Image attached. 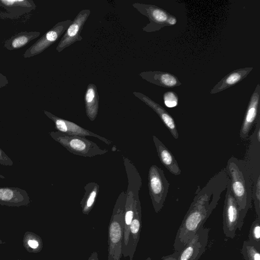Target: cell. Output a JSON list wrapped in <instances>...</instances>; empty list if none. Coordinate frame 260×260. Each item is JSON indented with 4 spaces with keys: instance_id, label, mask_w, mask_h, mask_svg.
<instances>
[{
    "instance_id": "d590c367",
    "label": "cell",
    "mask_w": 260,
    "mask_h": 260,
    "mask_svg": "<svg viewBox=\"0 0 260 260\" xmlns=\"http://www.w3.org/2000/svg\"><path fill=\"white\" fill-rule=\"evenodd\" d=\"M5 242H3L1 240H0V244H4Z\"/></svg>"
},
{
    "instance_id": "2e32d148",
    "label": "cell",
    "mask_w": 260,
    "mask_h": 260,
    "mask_svg": "<svg viewBox=\"0 0 260 260\" xmlns=\"http://www.w3.org/2000/svg\"><path fill=\"white\" fill-rule=\"evenodd\" d=\"M133 94L156 112L174 139L179 138V134L174 119L163 107L141 92H133Z\"/></svg>"
},
{
    "instance_id": "ac0fdd59",
    "label": "cell",
    "mask_w": 260,
    "mask_h": 260,
    "mask_svg": "<svg viewBox=\"0 0 260 260\" xmlns=\"http://www.w3.org/2000/svg\"><path fill=\"white\" fill-rule=\"evenodd\" d=\"M139 75L143 79L161 87L171 88L181 85L175 76L169 73L147 71L141 72Z\"/></svg>"
},
{
    "instance_id": "ba28073f",
    "label": "cell",
    "mask_w": 260,
    "mask_h": 260,
    "mask_svg": "<svg viewBox=\"0 0 260 260\" xmlns=\"http://www.w3.org/2000/svg\"><path fill=\"white\" fill-rule=\"evenodd\" d=\"M209 228L202 225L194 236L179 252L177 260H198L208 244Z\"/></svg>"
},
{
    "instance_id": "f546056e",
    "label": "cell",
    "mask_w": 260,
    "mask_h": 260,
    "mask_svg": "<svg viewBox=\"0 0 260 260\" xmlns=\"http://www.w3.org/2000/svg\"><path fill=\"white\" fill-rule=\"evenodd\" d=\"M0 165L6 166H12L13 162L12 159L0 148Z\"/></svg>"
},
{
    "instance_id": "44dd1931",
    "label": "cell",
    "mask_w": 260,
    "mask_h": 260,
    "mask_svg": "<svg viewBox=\"0 0 260 260\" xmlns=\"http://www.w3.org/2000/svg\"><path fill=\"white\" fill-rule=\"evenodd\" d=\"M86 114L91 121L96 117L99 107V95L96 86L90 83L88 85L84 95Z\"/></svg>"
},
{
    "instance_id": "4fadbf2b",
    "label": "cell",
    "mask_w": 260,
    "mask_h": 260,
    "mask_svg": "<svg viewBox=\"0 0 260 260\" xmlns=\"http://www.w3.org/2000/svg\"><path fill=\"white\" fill-rule=\"evenodd\" d=\"M259 91V84H258L251 96L240 131V137L243 140L248 137L250 131L259 115L258 113Z\"/></svg>"
},
{
    "instance_id": "d6a6232c",
    "label": "cell",
    "mask_w": 260,
    "mask_h": 260,
    "mask_svg": "<svg viewBox=\"0 0 260 260\" xmlns=\"http://www.w3.org/2000/svg\"><path fill=\"white\" fill-rule=\"evenodd\" d=\"M88 260H99L97 252H93L89 257Z\"/></svg>"
},
{
    "instance_id": "cb8c5ba5",
    "label": "cell",
    "mask_w": 260,
    "mask_h": 260,
    "mask_svg": "<svg viewBox=\"0 0 260 260\" xmlns=\"http://www.w3.org/2000/svg\"><path fill=\"white\" fill-rule=\"evenodd\" d=\"M100 189L99 185L95 182H89L84 186L85 193L80 202L82 212L88 215L92 209Z\"/></svg>"
},
{
    "instance_id": "3957f363",
    "label": "cell",
    "mask_w": 260,
    "mask_h": 260,
    "mask_svg": "<svg viewBox=\"0 0 260 260\" xmlns=\"http://www.w3.org/2000/svg\"><path fill=\"white\" fill-rule=\"evenodd\" d=\"M126 192L119 195L110 220L108 231V260H120L124 230Z\"/></svg>"
},
{
    "instance_id": "4dcf8cb0",
    "label": "cell",
    "mask_w": 260,
    "mask_h": 260,
    "mask_svg": "<svg viewBox=\"0 0 260 260\" xmlns=\"http://www.w3.org/2000/svg\"><path fill=\"white\" fill-rule=\"evenodd\" d=\"M179 253V251H175L171 254L162 256L160 260H177Z\"/></svg>"
},
{
    "instance_id": "9a60e30c",
    "label": "cell",
    "mask_w": 260,
    "mask_h": 260,
    "mask_svg": "<svg viewBox=\"0 0 260 260\" xmlns=\"http://www.w3.org/2000/svg\"><path fill=\"white\" fill-rule=\"evenodd\" d=\"M30 199L27 192L14 187H0V205L9 207L27 206Z\"/></svg>"
},
{
    "instance_id": "9c48e42d",
    "label": "cell",
    "mask_w": 260,
    "mask_h": 260,
    "mask_svg": "<svg viewBox=\"0 0 260 260\" xmlns=\"http://www.w3.org/2000/svg\"><path fill=\"white\" fill-rule=\"evenodd\" d=\"M132 6L141 14L148 17L150 21L149 23L142 28L144 31L153 32L169 25L167 20L171 15L162 9L154 5L139 3H134Z\"/></svg>"
},
{
    "instance_id": "30bf717a",
    "label": "cell",
    "mask_w": 260,
    "mask_h": 260,
    "mask_svg": "<svg viewBox=\"0 0 260 260\" xmlns=\"http://www.w3.org/2000/svg\"><path fill=\"white\" fill-rule=\"evenodd\" d=\"M90 13L89 9H83L78 13L59 42L56 48L58 52L83 39L80 34Z\"/></svg>"
},
{
    "instance_id": "4316f807",
    "label": "cell",
    "mask_w": 260,
    "mask_h": 260,
    "mask_svg": "<svg viewBox=\"0 0 260 260\" xmlns=\"http://www.w3.org/2000/svg\"><path fill=\"white\" fill-rule=\"evenodd\" d=\"M247 241L260 249V219L256 218L252 223Z\"/></svg>"
},
{
    "instance_id": "8d00e7d4",
    "label": "cell",
    "mask_w": 260,
    "mask_h": 260,
    "mask_svg": "<svg viewBox=\"0 0 260 260\" xmlns=\"http://www.w3.org/2000/svg\"><path fill=\"white\" fill-rule=\"evenodd\" d=\"M17 260H21V259H17Z\"/></svg>"
},
{
    "instance_id": "836d02e7",
    "label": "cell",
    "mask_w": 260,
    "mask_h": 260,
    "mask_svg": "<svg viewBox=\"0 0 260 260\" xmlns=\"http://www.w3.org/2000/svg\"><path fill=\"white\" fill-rule=\"evenodd\" d=\"M0 178L1 179H5V177L3 175H2L1 173H0Z\"/></svg>"
},
{
    "instance_id": "7a4b0ae2",
    "label": "cell",
    "mask_w": 260,
    "mask_h": 260,
    "mask_svg": "<svg viewBox=\"0 0 260 260\" xmlns=\"http://www.w3.org/2000/svg\"><path fill=\"white\" fill-rule=\"evenodd\" d=\"M231 190L240 210L241 221L244 223L252 204V175L248 163L243 159L231 157L225 167Z\"/></svg>"
},
{
    "instance_id": "d4e9b609",
    "label": "cell",
    "mask_w": 260,
    "mask_h": 260,
    "mask_svg": "<svg viewBox=\"0 0 260 260\" xmlns=\"http://www.w3.org/2000/svg\"><path fill=\"white\" fill-rule=\"evenodd\" d=\"M23 245L26 250L30 253H38L43 248L41 237L32 232H26L23 236Z\"/></svg>"
},
{
    "instance_id": "ffe728a7",
    "label": "cell",
    "mask_w": 260,
    "mask_h": 260,
    "mask_svg": "<svg viewBox=\"0 0 260 260\" xmlns=\"http://www.w3.org/2000/svg\"><path fill=\"white\" fill-rule=\"evenodd\" d=\"M124 214V230L122 241V254L124 252L128 242L131 223L134 213L135 198L132 191L127 190Z\"/></svg>"
},
{
    "instance_id": "52a82bcc",
    "label": "cell",
    "mask_w": 260,
    "mask_h": 260,
    "mask_svg": "<svg viewBox=\"0 0 260 260\" xmlns=\"http://www.w3.org/2000/svg\"><path fill=\"white\" fill-rule=\"evenodd\" d=\"M72 22V20L68 19L57 23L29 47L25 51L23 56L24 58H29L43 52L57 41Z\"/></svg>"
},
{
    "instance_id": "7c38bea8",
    "label": "cell",
    "mask_w": 260,
    "mask_h": 260,
    "mask_svg": "<svg viewBox=\"0 0 260 260\" xmlns=\"http://www.w3.org/2000/svg\"><path fill=\"white\" fill-rule=\"evenodd\" d=\"M44 113L54 122L55 128L59 132L70 136L94 137L98 138L106 144L110 145L112 143V142L110 140L86 129L73 122L57 117L46 110L44 111Z\"/></svg>"
},
{
    "instance_id": "e575fe53",
    "label": "cell",
    "mask_w": 260,
    "mask_h": 260,
    "mask_svg": "<svg viewBox=\"0 0 260 260\" xmlns=\"http://www.w3.org/2000/svg\"><path fill=\"white\" fill-rule=\"evenodd\" d=\"M145 260H152V259H151V257H148L146 259H145Z\"/></svg>"
},
{
    "instance_id": "e0dca14e",
    "label": "cell",
    "mask_w": 260,
    "mask_h": 260,
    "mask_svg": "<svg viewBox=\"0 0 260 260\" xmlns=\"http://www.w3.org/2000/svg\"><path fill=\"white\" fill-rule=\"evenodd\" d=\"M158 158L161 163L172 174L178 176L181 171L172 152L155 136H152Z\"/></svg>"
},
{
    "instance_id": "603a6c76",
    "label": "cell",
    "mask_w": 260,
    "mask_h": 260,
    "mask_svg": "<svg viewBox=\"0 0 260 260\" xmlns=\"http://www.w3.org/2000/svg\"><path fill=\"white\" fill-rule=\"evenodd\" d=\"M123 160L128 178L127 190L132 191L134 198H136L139 197V191L142 186V179L136 168L131 160L126 157H124Z\"/></svg>"
},
{
    "instance_id": "83f0119b",
    "label": "cell",
    "mask_w": 260,
    "mask_h": 260,
    "mask_svg": "<svg viewBox=\"0 0 260 260\" xmlns=\"http://www.w3.org/2000/svg\"><path fill=\"white\" fill-rule=\"evenodd\" d=\"M252 200L255 207L257 218L260 219V176L253 181Z\"/></svg>"
},
{
    "instance_id": "7402d4cb",
    "label": "cell",
    "mask_w": 260,
    "mask_h": 260,
    "mask_svg": "<svg viewBox=\"0 0 260 260\" xmlns=\"http://www.w3.org/2000/svg\"><path fill=\"white\" fill-rule=\"evenodd\" d=\"M40 35L39 31H25L18 32L5 42L4 47L9 50L20 49Z\"/></svg>"
},
{
    "instance_id": "484cf974",
    "label": "cell",
    "mask_w": 260,
    "mask_h": 260,
    "mask_svg": "<svg viewBox=\"0 0 260 260\" xmlns=\"http://www.w3.org/2000/svg\"><path fill=\"white\" fill-rule=\"evenodd\" d=\"M241 253L244 260H260V249L248 241H244Z\"/></svg>"
},
{
    "instance_id": "6da1fadb",
    "label": "cell",
    "mask_w": 260,
    "mask_h": 260,
    "mask_svg": "<svg viewBox=\"0 0 260 260\" xmlns=\"http://www.w3.org/2000/svg\"><path fill=\"white\" fill-rule=\"evenodd\" d=\"M228 176L225 168L214 175L202 188L198 185L195 196L178 228L173 244L180 252L216 207L222 192L226 189Z\"/></svg>"
},
{
    "instance_id": "f1b7e54d",
    "label": "cell",
    "mask_w": 260,
    "mask_h": 260,
    "mask_svg": "<svg viewBox=\"0 0 260 260\" xmlns=\"http://www.w3.org/2000/svg\"><path fill=\"white\" fill-rule=\"evenodd\" d=\"M164 102L166 106L173 108L178 105V98L176 93L172 91L166 92L163 95Z\"/></svg>"
},
{
    "instance_id": "8992f818",
    "label": "cell",
    "mask_w": 260,
    "mask_h": 260,
    "mask_svg": "<svg viewBox=\"0 0 260 260\" xmlns=\"http://www.w3.org/2000/svg\"><path fill=\"white\" fill-rule=\"evenodd\" d=\"M223 231L231 239L236 236L237 230H241L243 223L241 221L240 210L231 190L229 177L222 213Z\"/></svg>"
},
{
    "instance_id": "5b68a950",
    "label": "cell",
    "mask_w": 260,
    "mask_h": 260,
    "mask_svg": "<svg viewBox=\"0 0 260 260\" xmlns=\"http://www.w3.org/2000/svg\"><path fill=\"white\" fill-rule=\"evenodd\" d=\"M148 180L149 195L154 210L157 213L164 206L170 184L165 177L164 171L155 165L150 167Z\"/></svg>"
},
{
    "instance_id": "d6986e66",
    "label": "cell",
    "mask_w": 260,
    "mask_h": 260,
    "mask_svg": "<svg viewBox=\"0 0 260 260\" xmlns=\"http://www.w3.org/2000/svg\"><path fill=\"white\" fill-rule=\"evenodd\" d=\"M252 69L250 67L234 70L219 81L210 91V93H217L235 85L245 78Z\"/></svg>"
},
{
    "instance_id": "8fae6325",
    "label": "cell",
    "mask_w": 260,
    "mask_h": 260,
    "mask_svg": "<svg viewBox=\"0 0 260 260\" xmlns=\"http://www.w3.org/2000/svg\"><path fill=\"white\" fill-rule=\"evenodd\" d=\"M142 228L141 206L139 198H135L134 213L129 229L127 244L124 252L122 254L133 260L140 237Z\"/></svg>"
},
{
    "instance_id": "5bb4252c",
    "label": "cell",
    "mask_w": 260,
    "mask_h": 260,
    "mask_svg": "<svg viewBox=\"0 0 260 260\" xmlns=\"http://www.w3.org/2000/svg\"><path fill=\"white\" fill-rule=\"evenodd\" d=\"M0 7L6 10L0 14V17L11 19L18 18L36 8L32 0H0Z\"/></svg>"
},
{
    "instance_id": "1f68e13d",
    "label": "cell",
    "mask_w": 260,
    "mask_h": 260,
    "mask_svg": "<svg viewBox=\"0 0 260 260\" xmlns=\"http://www.w3.org/2000/svg\"><path fill=\"white\" fill-rule=\"evenodd\" d=\"M9 83L6 76L0 73V88L6 86Z\"/></svg>"
},
{
    "instance_id": "277c9868",
    "label": "cell",
    "mask_w": 260,
    "mask_h": 260,
    "mask_svg": "<svg viewBox=\"0 0 260 260\" xmlns=\"http://www.w3.org/2000/svg\"><path fill=\"white\" fill-rule=\"evenodd\" d=\"M50 136L71 153L84 157H93L108 152L82 136H70L59 131L51 132Z\"/></svg>"
}]
</instances>
